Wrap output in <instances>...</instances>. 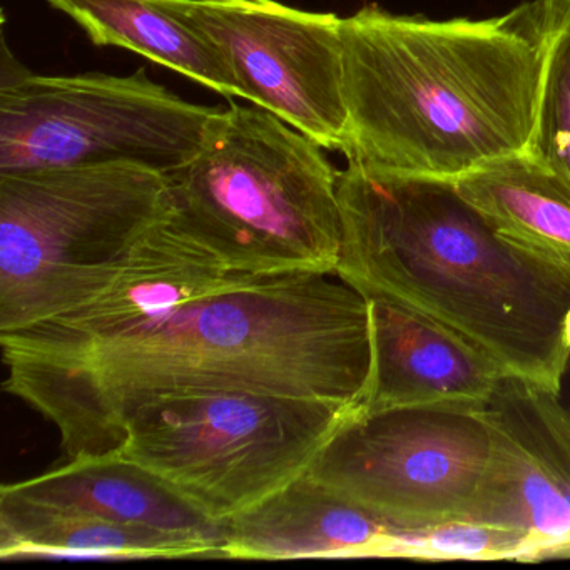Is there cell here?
<instances>
[{"label":"cell","instance_id":"cell-1","mask_svg":"<svg viewBox=\"0 0 570 570\" xmlns=\"http://www.w3.org/2000/svg\"><path fill=\"white\" fill-rule=\"evenodd\" d=\"M4 390L58 429L68 459L115 455L129 416L176 393L243 390L365 403L368 298L333 273L242 275L111 332L0 333Z\"/></svg>","mask_w":570,"mask_h":570},{"label":"cell","instance_id":"cell-2","mask_svg":"<svg viewBox=\"0 0 570 570\" xmlns=\"http://www.w3.org/2000/svg\"><path fill=\"white\" fill-rule=\"evenodd\" d=\"M338 199L343 282L440 323L505 376L560 395L569 268L493 228L453 179L348 161Z\"/></svg>","mask_w":570,"mask_h":570},{"label":"cell","instance_id":"cell-3","mask_svg":"<svg viewBox=\"0 0 570 570\" xmlns=\"http://www.w3.org/2000/svg\"><path fill=\"white\" fill-rule=\"evenodd\" d=\"M342 38L348 161L455 181L529 148L542 65L533 2L482 21L365 6Z\"/></svg>","mask_w":570,"mask_h":570},{"label":"cell","instance_id":"cell-4","mask_svg":"<svg viewBox=\"0 0 570 570\" xmlns=\"http://www.w3.org/2000/svg\"><path fill=\"white\" fill-rule=\"evenodd\" d=\"M338 175L318 142L259 106L232 102L202 151L168 176L171 212L232 272L336 275Z\"/></svg>","mask_w":570,"mask_h":570},{"label":"cell","instance_id":"cell-5","mask_svg":"<svg viewBox=\"0 0 570 570\" xmlns=\"http://www.w3.org/2000/svg\"><path fill=\"white\" fill-rule=\"evenodd\" d=\"M169 209L168 176L145 166L0 173V333L95 302Z\"/></svg>","mask_w":570,"mask_h":570},{"label":"cell","instance_id":"cell-6","mask_svg":"<svg viewBox=\"0 0 570 570\" xmlns=\"http://www.w3.org/2000/svg\"><path fill=\"white\" fill-rule=\"evenodd\" d=\"M353 410L278 393H176L129 416L118 453L223 523L308 472Z\"/></svg>","mask_w":570,"mask_h":570},{"label":"cell","instance_id":"cell-7","mask_svg":"<svg viewBox=\"0 0 570 570\" xmlns=\"http://www.w3.org/2000/svg\"><path fill=\"white\" fill-rule=\"evenodd\" d=\"M222 111L179 98L145 69L26 72L0 85V173L138 165L169 176L202 151Z\"/></svg>","mask_w":570,"mask_h":570},{"label":"cell","instance_id":"cell-8","mask_svg":"<svg viewBox=\"0 0 570 570\" xmlns=\"http://www.w3.org/2000/svg\"><path fill=\"white\" fill-rule=\"evenodd\" d=\"M485 406L355 409L308 472L400 529L473 522L493 456Z\"/></svg>","mask_w":570,"mask_h":570},{"label":"cell","instance_id":"cell-9","mask_svg":"<svg viewBox=\"0 0 570 570\" xmlns=\"http://www.w3.org/2000/svg\"><path fill=\"white\" fill-rule=\"evenodd\" d=\"M225 59L242 99L318 142L345 153L343 19L276 0H169Z\"/></svg>","mask_w":570,"mask_h":570},{"label":"cell","instance_id":"cell-10","mask_svg":"<svg viewBox=\"0 0 570 570\" xmlns=\"http://www.w3.org/2000/svg\"><path fill=\"white\" fill-rule=\"evenodd\" d=\"M492 466L473 522L522 533L530 560L570 543V410L559 395L503 376L485 406Z\"/></svg>","mask_w":570,"mask_h":570},{"label":"cell","instance_id":"cell-11","mask_svg":"<svg viewBox=\"0 0 570 570\" xmlns=\"http://www.w3.org/2000/svg\"><path fill=\"white\" fill-rule=\"evenodd\" d=\"M373 366L363 410L485 406L505 373L440 323L382 296H366Z\"/></svg>","mask_w":570,"mask_h":570},{"label":"cell","instance_id":"cell-12","mask_svg":"<svg viewBox=\"0 0 570 570\" xmlns=\"http://www.w3.org/2000/svg\"><path fill=\"white\" fill-rule=\"evenodd\" d=\"M225 559L403 557L405 529L343 499L312 473L223 522Z\"/></svg>","mask_w":570,"mask_h":570},{"label":"cell","instance_id":"cell-13","mask_svg":"<svg viewBox=\"0 0 570 570\" xmlns=\"http://www.w3.org/2000/svg\"><path fill=\"white\" fill-rule=\"evenodd\" d=\"M0 490L28 502L111 522L199 533L225 542L223 523L209 519L165 480L119 453L69 459L59 469Z\"/></svg>","mask_w":570,"mask_h":570},{"label":"cell","instance_id":"cell-14","mask_svg":"<svg viewBox=\"0 0 570 570\" xmlns=\"http://www.w3.org/2000/svg\"><path fill=\"white\" fill-rule=\"evenodd\" d=\"M223 546L216 537L111 522L0 490L2 560L225 559Z\"/></svg>","mask_w":570,"mask_h":570},{"label":"cell","instance_id":"cell-15","mask_svg":"<svg viewBox=\"0 0 570 570\" xmlns=\"http://www.w3.org/2000/svg\"><path fill=\"white\" fill-rule=\"evenodd\" d=\"M99 48H121L186 76L225 98H242L218 49L169 0H48Z\"/></svg>","mask_w":570,"mask_h":570},{"label":"cell","instance_id":"cell-16","mask_svg":"<svg viewBox=\"0 0 570 570\" xmlns=\"http://www.w3.org/2000/svg\"><path fill=\"white\" fill-rule=\"evenodd\" d=\"M455 185L507 238L570 269V188L529 151L480 166Z\"/></svg>","mask_w":570,"mask_h":570},{"label":"cell","instance_id":"cell-17","mask_svg":"<svg viewBox=\"0 0 570 570\" xmlns=\"http://www.w3.org/2000/svg\"><path fill=\"white\" fill-rule=\"evenodd\" d=\"M532 2L542 65L527 151L570 188V0Z\"/></svg>","mask_w":570,"mask_h":570},{"label":"cell","instance_id":"cell-18","mask_svg":"<svg viewBox=\"0 0 570 570\" xmlns=\"http://www.w3.org/2000/svg\"><path fill=\"white\" fill-rule=\"evenodd\" d=\"M532 543L522 533L476 522H449L405 530L403 557L432 560H530Z\"/></svg>","mask_w":570,"mask_h":570},{"label":"cell","instance_id":"cell-19","mask_svg":"<svg viewBox=\"0 0 570 570\" xmlns=\"http://www.w3.org/2000/svg\"><path fill=\"white\" fill-rule=\"evenodd\" d=\"M563 340H566L567 346L570 348V309L567 313L566 322H563Z\"/></svg>","mask_w":570,"mask_h":570},{"label":"cell","instance_id":"cell-20","mask_svg":"<svg viewBox=\"0 0 570 570\" xmlns=\"http://www.w3.org/2000/svg\"><path fill=\"white\" fill-rule=\"evenodd\" d=\"M553 559H570V543H567L566 547H562V549L559 550V552L556 553V557Z\"/></svg>","mask_w":570,"mask_h":570}]
</instances>
